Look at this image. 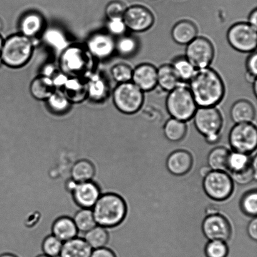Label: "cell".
I'll return each mask as SVG.
<instances>
[{
	"mask_svg": "<svg viewBox=\"0 0 257 257\" xmlns=\"http://www.w3.org/2000/svg\"><path fill=\"white\" fill-rule=\"evenodd\" d=\"M189 84V89L198 107H215L225 95L223 80L215 70L209 67L196 69Z\"/></svg>",
	"mask_w": 257,
	"mask_h": 257,
	"instance_id": "cell-1",
	"label": "cell"
},
{
	"mask_svg": "<svg viewBox=\"0 0 257 257\" xmlns=\"http://www.w3.org/2000/svg\"><path fill=\"white\" fill-rule=\"evenodd\" d=\"M97 225L114 228L124 221L127 205L122 196L115 193H102L92 208Z\"/></svg>",
	"mask_w": 257,
	"mask_h": 257,
	"instance_id": "cell-2",
	"label": "cell"
},
{
	"mask_svg": "<svg viewBox=\"0 0 257 257\" xmlns=\"http://www.w3.org/2000/svg\"><path fill=\"white\" fill-rule=\"evenodd\" d=\"M33 50L31 39L21 34L12 35L4 40L0 55L2 63L14 69L22 67L31 59Z\"/></svg>",
	"mask_w": 257,
	"mask_h": 257,
	"instance_id": "cell-3",
	"label": "cell"
},
{
	"mask_svg": "<svg viewBox=\"0 0 257 257\" xmlns=\"http://www.w3.org/2000/svg\"><path fill=\"white\" fill-rule=\"evenodd\" d=\"M63 73L69 77L86 78L93 67V57L87 48L79 45L68 46L60 59Z\"/></svg>",
	"mask_w": 257,
	"mask_h": 257,
	"instance_id": "cell-4",
	"label": "cell"
},
{
	"mask_svg": "<svg viewBox=\"0 0 257 257\" xmlns=\"http://www.w3.org/2000/svg\"><path fill=\"white\" fill-rule=\"evenodd\" d=\"M166 106L171 117L183 122L193 118L198 107L190 89L183 83L169 92Z\"/></svg>",
	"mask_w": 257,
	"mask_h": 257,
	"instance_id": "cell-5",
	"label": "cell"
},
{
	"mask_svg": "<svg viewBox=\"0 0 257 257\" xmlns=\"http://www.w3.org/2000/svg\"><path fill=\"white\" fill-rule=\"evenodd\" d=\"M194 124L199 133L205 136L209 144L220 140L223 117L215 107H198L193 115Z\"/></svg>",
	"mask_w": 257,
	"mask_h": 257,
	"instance_id": "cell-6",
	"label": "cell"
},
{
	"mask_svg": "<svg viewBox=\"0 0 257 257\" xmlns=\"http://www.w3.org/2000/svg\"><path fill=\"white\" fill-rule=\"evenodd\" d=\"M113 102L118 110L124 114H134L142 107L144 92L132 82L119 84L112 94Z\"/></svg>",
	"mask_w": 257,
	"mask_h": 257,
	"instance_id": "cell-7",
	"label": "cell"
},
{
	"mask_svg": "<svg viewBox=\"0 0 257 257\" xmlns=\"http://www.w3.org/2000/svg\"><path fill=\"white\" fill-rule=\"evenodd\" d=\"M256 30L247 22L236 23L228 30L226 37L229 44L236 51L243 53L255 52L257 42Z\"/></svg>",
	"mask_w": 257,
	"mask_h": 257,
	"instance_id": "cell-8",
	"label": "cell"
},
{
	"mask_svg": "<svg viewBox=\"0 0 257 257\" xmlns=\"http://www.w3.org/2000/svg\"><path fill=\"white\" fill-rule=\"evenodd\" d=\"M203 187L208 197L216 201H223L232 194L233 183L225 171H211L203 178Z\"/></svg>",
	"mask_w": 257,
	"mask_h": 257,
	"instance_id": "cell-9",
	"label": "cell"
},
{
	"mask_svg": "<svg viewBox=\"0 0 257 257\" xmlns=\"http://www.w3.org/2000/svg\"><path fill=\"white\" fill-rule=\"evenodd\" d=\"M229 143L233 151L250 154L257 146L256 127L251 123L236 124L229 134Z\"/></svg>",
	"mask_w": 257,
	"mask_h": 257,
	"instance_id": "cell-10",
	"label": "cell"
},
{
	"mask_svg": "<svg viewBox=\"0 0 257 257\" xmlns=\"http://www.w3.org/2000/svg\"><path fill=\"white\" fill-rule=\"evenodd\" d=\"M214 55L213 45L205 37H196L186 47L185 57L196 69L209 67Z\"/></svg>",
	"mask_w": 257,
	"mask_h": 257,
	"instance_id": "cell-11",
	"label": "cell"
},
{
	"mask_svg": "<svg viewBox=\"0 0 257 257\" xmlns=\"http://www.w3.org/2000/svg\"><path fill=\"white\" fill-rule=\"evenodd\" d=\"M122 19L127 30L137 33L147 31L155 23L152 12L141 5L127 7Z\"/></svg>",
	"mask_w": 257,
	"mask_h": 257,
	"instance_id": "cell-12",
	"label": "cell"
},
{
	"mask_svg": "<svg viewBox=\"0 0 257 257\" xmlns=\"http://www.w3.org/2000/svg\"><path fill=\"white\" fill-rule=\"evenodd\" d=\"M202 231L209 241L220 240L226 242L231 235L230 223L220 214L206 216L202 223Z\"/></svg>",
	"mask_w": 257,
	"mask_h": 257,
	"instance_id": "cell-13",
	"label": "cell"
},
{
	"mask_svg": "<svg viewBox=\"0 0 257 257\" xmlns=\"http://www.w3.org/2000/svg\"><path fill=\"white\" fill-rule=\"evenodd\" d=\"M86 48L93 57L105 59L114 52L115 41L109 33H97L88 40Z\"/></svg>",
	"mask_w": 257,
	"mask_h": 257,
	"instance_id": "cell-14",
	"label": "cell"
},
{
	"mask_svg": "<svg viewBox=\"0 0 257 257\" xmlns=\"http://www.w3.org/2000/svg\"><path fill=\"white\" fill-rule=\"evenodd\" d=\"M75 203L80 208H92L102 195L99 186L94 181L78 183L72 193Z\"/></svg>",
	"mask_w": 257,
	"mask_h": 257,
	"instance_id": "cell-15",
	"label": "cell"
},
{
	"mask_svg": "<svg viewBox=\"0 0 257 257\" xmlns=\"http://www.w3.org/2000/svg\"><path fill=\"white\" fill-rule=\"evenodd\" d=\"M158 69L151 64H140L133 71L131 82L143 92H149L158 85Z\"/></svg>",
	"mask_w": 257,
	"mask_h": 257,
	"instance_id": "cell-16",
	"label": "cell"
},
{
	"mask_svg": "<svg viewBox=\"0 0 257 257\" xmlns=\"http://www.w3.org/2000/svg\"><path fill=\"white\" fill-rule=\"evenodd\" d=\"M193 165V157L187 151L178 150L171 154L166 161V167L175 176H182L190 171Z\"/></svg>",
	"mask_w": 257,
	"mask_h": 257,
	"instance_id": "cell-17",
	"label": "cell"
},
{
	"mask_svg": "<svg viewBox=\"0 0 257 257\" xmlns=\"http://www.w3.org/2000/svg\"><path fill=\"white\" fill-rule=\"evenodd\" d=\"M62 90L70 102H82L88 97L87 79L69 77Z\"/></svg>",
	"mask_w": 257,
	"mask_h": 257,
	"instance_id": "cell-18",
	"label": "cell"
},
{
	"mask_svg": "<svg viewBox=\"0 0 257 257\" xmlns=\"http://www.w3.org/2000/svg\"><path fill=\"white\" fill-rule=\"evenodd\" d=\"M44 25L42 15L37 12L30 11L23 15L20 20V34L32 39L41 32Z\"/></svg>",
	"mask_w": 257,
	"mask_h": 257,
	"instance_id": "cell-19",
	"label": "cell"
},
{
	"mask_svg": "<svg viewBox=\"0 0 257 257\" xmlns=\"http://www.w3.org/2000/svg\"><path fill=\"white\" fill-rule=\"evenodd\" d=\"M79 231L72 218L60 216L55 220L52 226V234L63 243L77 237Z\"/></svg>",
	"mask_w": 257,
	"mask_h": 257,
	"instance_id": "cell-20",
	"label": "cell"
},
{
	"mask_svg": "<svg viewBox=\"0 0 257 257\" xmlns=\"http://www.w3.org/2000/svg\"><path fill=\"white\" fill-rule=\"evenodd\" d=\"M96 174L97 169L94 164L86 159L77 161L70 170V178L77 183L94 181Z\"/></svg>",
	"mask_w": 257,
	"mask_h": 257,
	"instance_id": "cell-21",
	"label": "cell"
},
{
	"mask_svg": "<svg viewBox=\"0 0 257 257\" xmlns=\"http://www.w3.org/2000/svg\"><path fill=\"white\" fill-rule=\"evenodd\" d=\"M92 250L84 238L77 236L63 243L59 257H90Z\"/></svg>",
	"mask_w": 257,
	"mask_h": 257,
	"instance_id": "cell-22",
	"label": "cell"
},
{
	"mask_svg": "<svg viewBox=\"0 0 257 257\" xmlns=\"http://www.w3.org/2000/svg\"><path fill=\"white\" fill-rule=\"evenodd\" d=\"M198 29L193 22L181 20L173 27L171 31L174 41L179 45H186L197 37Z\"/></svg>",
	"mask_w": 257,
	"mask_h": 257,
	"instance_id": "cell-23",
	"label": "cell"
},
{
	"mask_svg": "<svg viewBox=\"0 0 257 257\" xmlns=\"http://www.w3.org/2000/svg\"><path fill=\"white\" fill-rule=\"evenodd\" d=\"M255 109L253 105L246 100H239L232 105L230 117L235 124L251 123L255 117Z\"/></svg>",
	"mask_w": 257,
	"mask_h": 257,
	"instance_id": "cell-24",
	"label": "cell"
},
{
	"mask_svg": "<svg viewBox=\"0 0 257 257\" xmlns=\"http://www.w3.org/2000/svg\"><path fill=\"white\" fill-rule=\"evenodd\" d=\"M88 97L93 101L100 102L107 96L109 87L104 78L98 74H90L87 79Z\"/></svg>",
	"mask_w": 257,
	"mask_h": 257,
	"instance_id": "cell-25",
	"label": "cell"
},
{
	"mask_svg": "<svg viewBox=\"0 0 257 257\" xmlns=\"http://www.w3.org/2000/svg\"><path fill=\"white\" fill-rule=\"evenodd\" d=\"M55 89L52 78L43 75L35 78L30 87V94L39 100H47Z\"/></svg>",
	"mask_w": 257,
	"mask_h": 257,
	"instance_id": "cell-26",
	"label": "cell"
},
{
	"mask_svg": "<svg viewBox=\"0 0 257 257\" xmlns=\"http://www.w3.org/2000/svg\"><path fill=\"white\" fill-rule=\"evenodd\" d=\"M158 85L161 89L166 92H170L181 84L176 73L171 65H161L158 69Z\"/></svg>",
	"mask_w": 257,
	"mask_h": 257,
	"instance_id": "cell-27",
	"label": "cell"
},
{
	"mask_svg": "<svg viewBox=\"0 0 257 257\" xmlns=\"http://www.w3.org/2000/svg\"><path fill=\"white\" fill-rule=\"evenodd\" d=\"M83 238L89 244L92 250L105 247L109 242V231L106 228L96 225L91 230L85 233Z\"/></svg>",
	"mask_w": 257,
	"mask_h": 257,
	"instance_id": "cell-28",
	"label": "cell"
},
{
	"mask_svg": "<svg viewBox=\"0 0 257 257\" xmlns=\"http://www.w3.org/2000/svg\"><path fill=\"white\" fill-rule=\"evenodd\" d=\"M140 48L137 38L133 35L124 34L115 41V50L120 56L128 58L134 56Z\"/></svg>",
	"mask_w": 257,
	"mask_h": 257,
	"instance_id": "cell-29",
	"label": "cell"
},
{
	"mask_svg": "<svg viewBox=\"0 0 257 257\" xmlns=\"http://www.w3.org/2000/svg\"><path fill=\"white\" fill-rule=\"evenodd\" d=\"M229 154L227 149L224 147H217L211 150L207 157L208 166L211 170H227Z\"/></svg>",
	"mask_w": 257,
	"mask_h": 257,
	"instance_id": "cell-30",
	"label": "cell"
},
{
	"mask_svg": "<svg viewBox=\"0 0 257 257\" xmlns=\"http://www.w3.org/2000/svg\"><path fill=\"white\" fill-rule=\"evenodd\" d=\"M187 132L185 122L171 117L166 122L164 126V134L168 140L172 142H178L182 140Z\"/></svg>",
	"mask_w": 257,
	"mask_h": 257,
	"instance_id": "cell-31",
	"label": "cell"
},
{
	"mask_svg": "<svg viewBox=\"0 0 257 257\" xmlns=\"http://www.w3.org/2000/svg\"><path fill=\"white\" fill-rule=\"evenodd\" d=\"M72 219L79 232L86 233L97 225L92 208H80Z\"/></svg>",
	"mask_w": 257,
	"mask_h": 257,
	"instance_id": "cell-32",
	"label": "cell"
},
{
	"mask_svg": "<svg viewBox=\"0 0 257 257\" xmlns=\"http://www.w3.org/2000/svg\"><path fill=\"white\" fill-rule=\"evenodd\" d=\"M252 163V158L249 154L233 151L229 154L227 170L230 173L241 172L250 168Z\"/></svg>",
	"mask_w": 257,
	"mask_h": 257,
	"instance_id": "cell-33",
	"label": "cell"
},
{
	"mask_svg": "<svg viewBox=\"0 0 257 257\" xmlns=\"http://www.w3.org/2000/svg\"><path fill=\"white\" fill-rule=\"evenodd\" d=\"M171 65L182 83L190 81L196 69L185 57H176Z\"/></svg>",
	"mask_w": 257,
	"mask_h": 257,
	"instance_id": "cell-34",
	"label": "cell"
},
{
	"mask_svg": "<svg viewBox=\"0 0 257 257\" xmlns=\"http://www.w3.org/2000/svg\"><path fill=\"white\" fill-rule=\"evenodd\" d=\"M47 104L52 112L55 114H62L67 112L70 106V102L62 90L55 89L47 100Z\"/></svg>",
	"mask_w": 257,
	"mask_h": 257,
	"instance_id": "cell-35",
	"label": "cell"
},
{
	"mask_svg": "<svg viewBox=\"0 0 257 257\" xmlns=\"http://www.w3.org/2000/svg\"><path fill=\"white\" fill-rule=\"evenodd\" d=\"M45 42L58 51H64L69 46L66 37L57 29L48 30L45 34Z\"/></svg>",
	"mask_w": 257,
	"mask_h": 257,
	"instance_id": "cell-36",
	"label": "cell"
},
{
	"mask_svg": "<svg viewBox=\"0 0 257 257\" xmlns=\"http://www.w3.org/2000/svg\"><path fill=\"white\" fill-rule=\"evenodd\" d=\"M256 156L252 158V163L250 168L241 172L231 173L230 177L240 185H246L253 180H256Z\"/></svg>",
	"mask_w": 257,
	"mask_h": 257,
	"instance_id": "cell-37",
	"label": "cell"
},
{
	"mask_svg": "<svg viewBox=\"0 0 257 257\" xmlns=\"http://www.w3.org/2000/svg\"><path fill=\"white\" fill-rule=\"evenodd\" d=\"M240 207L245 215L256 217L257 213V193L256 190L246 192L240 201Z\"/></svg>",
	"mask_w": 257,
	"mask_h": 257,
	"instance_id": "cell-38",
	"label": "cell"
},
{
	"mask_svg": "<svg viewBox=\"0 0 257 257\" xmlns=\"http://www.w3.org/2000/svg\"><path fill=\"white\" fill-rule=\"evenodd\" d=\"M63 242L54 235H48L43 241L42 248L45 255L50 257H57L60 255Z\"/></svg>",
	"mask_w": 257,
	"mask_h": 257,
	"instance_id": "cell-39",
	"label": "cell"
},
{
	"mask_svg": "<svg viewBox=\"0 0 257 257\" xmlns=\"http://www.w3.org/2000/svg\"><path fill=\"white\" fill-rule=\"evenodd\" d=\"M133 69L125 64H118L112 67L110 72L115 82L122 84L131 82L132 79Z\"/></svg>",
	"mask_w": 257,
	"mask_h": 257,
	"instance_id": "cell-40",
	"label": "cell"
},
{
	"mask_svg": "<svg viewBox=\"0 0 257 257\" xmlns=\"http://www.w3.org/2000/svg\"><path fill=\"white\" fill-rule=\"evenodd\" d=\"M205 251L207 257H226L228 248L225 241L211 240L206 244Z\"/></svg>",
	"mask_w": 257,
	"mask_h": 257,
	"instance_id": "cell-41",
	"label": "cell"
},
{
	"mask_svg": "<svg viewBox=\"0 0 257 257\" xmlns=\"http://www.w3.org/2000/svg\"><path fill=\"white\" fill-rule=\"evenodd\" d=\"M127 7L120 0H114L105 7L104 12L108 20L122 19Z\"/></svg>",
	"mask_w": 257,
	"mask_h": 257,
	"instance_id": "cell-42",
	"label": "cell"
},
{
	"mask_svg": "<svg viewBox=\"0 0 257 257\" xmlns=\"http://www.w3.org/2000/svg\"><path fill=\"white\" fill-rule=\"evenodd\" d=\"M107 29L109 30V34L112 36H117L119 37L125 34L127 27L125 26L122 19H114L108 20Z\"/></svg>",
	"mask_w": 257,
	"mask_h": 257,
	"instance_id": "cell-43",
	"label": "cell"
},
{
	"mask_svg": "<svg viewBox=\"0 0 257 257\" xmlns=\"http://www.w3.org/2000/svg\"><path fill=\"white\" fill-rule=\"evenodd\" d=\"M246 74L256 77L257 54L256 51L251 52L246 62Z\"/></svg>",
	"mask_w": 257,
	"mask_h": 257,
	"instance_id": "cell-44",
	"label": "cell"
},
{
	"mask_svg": "<svg viewBox=\"0 0 257 257\" xmlns=\"http://www.w3.org/2000/svg\"><path fill=\"white\" fill-rule=\"evenodd\" d=\"M69 77V76L65 74L64 73H55L54 76L52 77L55 89L62 90Z\"/></svg>",
	"mask_w": 257,
	"mask_h": 257,
	"instance_id": "cell-45",
	"label": "cell"
},
{
	"mask_svg": "<svg viewBox=\"0 0 257 257\" xmlns=\"http://www.w3.org/2000/svg\"><path fill=\"white\" fill-rule=\"evenodd\" d=\"M90 257H116V255L111 249L105 246L93 250Z\"/></svg>",
	"mask_w": 257,
	"mask_h": 257,
	"instance_id": "cell-46",
	"label": "cell"
},
{
	"mask_svg": "<svg viewBox=\"0 0 257 257\" xmlns=\"http://www.w3.org/2000/svg\"><path fill=\"white\" fill-rule=\"evenodd\" d=\"M257 219L253 217L250 222H249L247 226V233L249 236L253 240H257Z\"/></svg>",
	"mask_w": 257,
	"mask_h": 257,
	"instance_id": "cell-47",
	"label": "cell"
},
{
	"mask_svg": "<svg viewBox=\"0 0 257 257\" xmlns=\"http://www.w3.org/2000/svg\"><path fill=\"white\" fill-rule=\"evenodd\" d=\"M248 24L257 29V10L254 9L249 15Z\"/></svg>",
	"mask_w": 257,
	"mask_h": 257,
	"instance_id": "cell-48",
	"label": "cell"
},
{
	"mask_svg": "<svg viewBox=\"0 0 257 257\" xmlns=\"http://www.w3.org/2000/svg\"><path fill=\"white\" fill-rule=\"evenodd\" d=\"M55 69L52 65H47L45 67L44 70H43V74L42 75L45 76L52 78L55 74Z\"/></svg>",
	"mask_w": 257,
	"mask_h": 257,
	"instance_id": "cell-49",
	"label": "cell"
},
{
	"mask_svg": "<svg viewBox=\"0 0 257 257\" xmlns=\"http://www.w3.org/2000/svg\"><path fill=\"white\" fill-rule=\"evenodd\" d=\"M206 214L207 216L216 215L219 214V208L215 205L208 206L206 209Z\"/></svg>",
	"mask_w": 257,
	"mask_h": 257,
	"instance_id": "cell-50",
	"label": "cell"
},
{
	"mask_svg": "<svg viewBox=\"0 0 257 257\" xmlns=\"http://www.w3.org/2000/svg\"><path fill=\"white\" fill-rule=\"evenodd\" d=\"M211 169L208 166H204L203 167H201L200 170V174L201 176L203 177H205L206 175H208L209 173L211 171Z\"/></svg>",
	"mask_w": 257,
	"mask_h": 257,
	"instance_id": "cell-51",
	"label": "cell"
},
{
	"mask_svg": "<svg viewBox=\"0 0 257 257\" xmlns=\"http://www.w3.org/2000/svg\"><path fill=\"white\" fill-rule=\"evenodd\" d=\"M4 39L3 38L2 35L0 34V55H1V51L2 49L3 44H4ZM2 64L1 61V58H0V64Z\"/></svg>",
	"mask_w": 257,
	"mask_h": 257,
	"instance_id": "cell-52",
	"label": "cell"
},
{
	"mask_svg": "<svg viewBox=\"0 0 257 257\" xmlns=\"http://www.w3.org/2000/svg\"><path fill=\"white\" fill-rule=\"evenodd\" d=\"M253 87V92L254 94H255V96H256V81L254 82L252 84Z\"/></svg>",
	"mask_w": 257,
	"mask_h": 257,
	"instance_id": "cell-53",
	"label": "cell"
},
{
	"mask_svg": "<svg viewBox=\"0 0 257 257\" xmlns=\"http://www.w3.org/2000/svg\"><path fill=\"white\" fill-rule=\"evenodd\" d=\"M0 257H17V256H15L14 255H13V254L11 253H5L3 254V255H0Z\"/></svg>",
	"mask_w": 257,
	"mask_h": 257,
	"instance_id": "cell-54",
	"label": "cell"
},
{
	"mask_svg": "<svg viewBox=\"0 0 257 257\" xmlns=\"http://www.w3.org/2000/svg\"><path fill=\"white\" fill-rule=\"evenodd\" d=\"M3 27H4V24H3V22H2V19H0V34H1V32L3 29Z\"/></svg>",
	"mask_w": 257,
	"mask_h": 257,
	"instance_id": "cell-55",
	"label": "cell"
},
{
	"mask_svg": "<svg viewBox=\"0 0 257 257\" xmlns=\"http://www.w3.org/2000/svg\"><path fill=\"white\" fill-rule=\"evenodd\" d=\"M37 257H50V256H47L46 255H45V254H42V255H40L38 256Z\"/></svg>",
	"mask_w": 257,
	"mask_h": 257,
	"instance_id": "cell-56",
	"label": "cell"
}]
</instances>
